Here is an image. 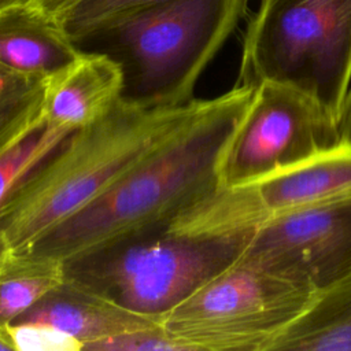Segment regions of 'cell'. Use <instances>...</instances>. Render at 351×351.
I'll return each instance as SVG.
<instances>
[{
    "mask_svg": "<svg viewBox=\"0 0 351 351\" xmlns=\"http://www.w3.org/2000/svg\"><path fill=\"white\" fill-rule=\"evenodd\" d=\"M315 293L241 258L162 318L182 351H269Z\"/></svg>",
    "mask_w": 351,
    "mask_h": 351,
    "instance_id": "8992f818",
    "label": "cell"
},
{
    "mask_svg": "<svg viewBox=\"0 0 351 351\" xmlns=\"http://www.w3.org/2000/svg\"><path fill=\"white\" fill-rule=\"evenodd\" d=\"M16 321L49 324L80 340L85 351L100 340L162 324L160 318L128 310L67 280Z\"/></svg>",
    "mask_w": 351,
    "mask_h": 351,
    "instance_id": "8fae6325",
    "label": "cell"
},
{
    "mask_svg": "<svg viewBox=\"0 0 351 351\" xmlns=\"http://www.w3.org/2000/svg\"><path fill=\"white\" fill-rule=\"evenodd\" d=\"M255 88L200 99L197 110L170 137L106 192L19 251L59 263L141 233L166 228L185 210L219 192L229 141Z\"/></svg>",
    "mask_w": 351,
    "mask_h": 351,
    "instance_id": "6da1fadb",
    "label": "cell"
},
{
    "mask_svg": "<svg viewBox=\"0 0 351 351\" xmlns=\"http://www.w3.org/2000/svg\"><path fill=\"white\" fill-rule=\"evenodd\" d=\"M339 126L343 141L351 145V97H346L339 117Z\"/></svg>",
    "mask_w": 351,
    "mask_h": 351,
    "instance_id": "7402d4cb",
    "label": "cell"
},
{
    "mask_svg": "<svg viewBox=\"0 0 351 351\" xmlns=\"http://www.w3.org/2000/svg\"><path fill=\"white\" fill-rule=\"evenodd\" d=\"M77 1L78 0H32L30 3L43 8L45 12L58 16L60 12H63Z\"/></svg>",
    "mask_w": 351,
    "mask_h": 351,
    "instance_id": "44dd1931",
    "label": "cell"
},
{
    "mask_svg": "<svg viewBox=\"0 0 351 351\" xmlns=\"http://www.w3.org/2000/svg\"><path fill=\"white\" fill-rule=\"evenodd\" d=\"M43 81L44 78L29 77L0 64V99L27 90Z\"/></svg>",
    "mask_w": 351,
    "mask_h": 351,
    "instance_id": "ffe728a7",
    "label": "cell"
},
{
    "mask_svg": "<svg viewBox=\"0 0 351 351\" xmlns=\"http://www.w3.org/2000/svg\"><path fill=\"white\" fill-rule=\"evenodd\" d=\"M80 53L56 18L33 3L0 10V64L45 80Z\"/></svg>",
    "mask_w": 351,
    "mask_h": 351,
    "instance_id": "7c38bea8",
    "label": "cell"
},
{
    "mask_svg": "<svg viewBox=\"0 0 351 351\" xmlns=\"http://www.w3.org/2000/svg\"><path fill=\"white\" fill-rule=\"evenodd\" d=\"M166 1L170 0H78L55 18L75 43L118 19Z\"/></svg>",
    "mask_w": 351,
    "mask_h": 351,
    "instance_id": "2e32d148",
    "label": "cell"
},
{
    "mask_svg": "<svg viewBox=\"0 0 351 351\" xmlns=\"http://www.w3.org/2000/svg\"><path fill=\"white\" fill-rule=\"evenodd\" d=\"M32 0H0V10L15 5V4H27Z\"/></svg>",
    "mask_w": 351,
    "mask_h": 351,
    "instance_id": "cb8c5ba5",
    "label": "cell"
},
{
    "mask_svg": "<svg viewBox=\"0 0 351 351\" xmlns=\"http://www.w3.org/2000/svg\"><path fill=\"white\" fill-rule=\"evenodd\" d=\"M43 89L44 81L0 99V155L44 122Z\"/></svg>",
    "mask_w": 351,
    "mask_h": 351,
    "instance_id": "e0dca14e",
    "label": "cell"
},
{
    "mask_svg": "<svg viewBox=\"0 0 351 351\" xmlns=\"http://www.w3.org/2000/svg\"><path fill=\"white\" fill-rule=\"evenodd\" d=\"M73 132L45 121L0 155V208L12 189Z\"/></svg>",
    "mask_w": 351,
    "mask_h": 351,
    "instance_id": "9a60e30c",
    "label": "cell"
},
{
    "mask_svg": "<svg viewBox=\"0 0 351 351\" xmlns=\"http://www.w3.org/2000/svg\"><path fill=\"white\" fill-rule=\"evenodd\" d=\"M11 254V247L8 244V241L5 240V237L3 236V233L0 232V274L5 266V262L8 259Z\"/></svg>",
    "mask_w": 351,
    "mask_h": 351,
    "instance_id": "603a6c76",
    "label": "cell"
},
{
    "mask_svg": "<svg viewBox=\"0 0 351 351\" xmlns=\"http://www.w3.org/2000/svg\"><path fill=\"white\" fill-rule=\"evenodd\" d=\"M199 103L141 107L119 99L103 117L69 134L0 208V232L11 251L30 245L106 192L177 132Z\"/></svg>",
    "mask_w": 351,
    "mask_h": 351,
    "instance_id": "7a4b0ae2",
    "label": "cell"
},
{
    "mask_svg": "<svg viewBox=\"0 0 351 351\" xmlns=\"http://www.w3.org/2000/svg\"><path fill=\"white\" fill-rule=\"evenodd\" d=\"M266 81L311 96L339 119L351 88V0H262L237 85Z\"/></svg>",
    "mask_w": 351,
    "mask_h": 351,
    "instance_id": "5b68a950",
    "label": "cell"
},
{
    "mask_svg": "<svg viewBox=\"0 0 351 351\" xmlns=\"http://www.w3.org/2000/svg\"><path fill=\"white\" fill-rule=\"evenodd\" d=\"M343 143L339 119L319 101L292 86L262 82L223 155L222 185H252Z\"/></svg>",
    "mask_w": 351,
    "mask_h": 351,
    "instance_id": "52a82bcc",
    "label": "cell"
},
{
    "mask_svg": "<svg viewBox=\"0 0 351 351\" xmlns=\"http://www.w3.org/2000/svg\"><path fill=\"white\" fill-rule=\"evenodd\" d=\"M12 351H80L84 346L74 336L38 321H16L4 330Z\"/></svg>",
    "mask_w": 351,
    "mask_h": 351,
    "instance_id": "ac0fdd59",
    "label": "cell"
},
{
    "mask_svg": "<svg viewBox=\"0 0 351 351\" xmlns=\"http://www.w3.org/2000/svg\"><path fill=\"white\" fill-rule=\"evenodd\" d=\"M259 225L149 230L64 261V280L162 319L239 261Z\"/></svg>",
    "mask_w": 351,
    "mask_h": 351,
    "instance_id": "277c9868",
    "label": "cell"
},
{
    "mask_svg": "<svg viewBox=\"0 0 351 351\" xmlns=\"http://www.w3.org/2000/svg\"><path fill=\"white\" fill-rule=\"evenodd\" d=\"M244 188L252 210L267 219L351 193V145L313 156Z\"/></svg>",
    "mask_w": 351,
    "mask_h": 351,
    "instance_id": "30bf717a",
    "label": "cell"
},
{
    "mask_svg": "<svg viewBox=\"0 0 351 351\" xmlns=\"http://www.w3.org/2000/svg\"><path fill=\"white\" fill-rule=\"evenodd\" d=\"M269 351H351V278L315 293Z\"/></svg>",
    "mask_w": 351,
    "mask_h": 351,
    "instance_id": "4fadbf2b",
    "label": "cell"
},
{
    "mask_svg": "<svg viewBox=\"0 0 351 351\" xmlns=\"http://www.w3.org/2000/svg\"><path fill=\"white\" fill-rule=\"evenodd\" d=\"M182 351L181 344L162 324L112 336L88 347L86 351Z\"/></svg>",
    "mask_w": 351,
    "mask_h": 351,
    "instance_id": "d6986e66",
    "label": "cell"
},
{
    "mask_svg": "<svg viewBox=\"0 0 351 351\" xmlns=\"http://www.w3.org/2000/svg\"><path fill=\"white\" fill-rule=\"evenodd\" d=\"M63 280L62 263L11 251L0 274V337L5 340V328L27 313Z\"/></svg>",
    "mask_w": 351,
    "mask_h": 351,
    "instance_id": "5bb4252c",
    "label": "cell"
},
{
    "mask_svg": "<svg viewBox=\"0 0 351 351\" xmlns=\"http://www.w3.org/2000/svg\"><path fill=\"white\" fill-rule=\"evenodd\" d=\"M248 0H170L75 41L103 53L122 73L121 100L170 107L192 100L195 86L236 27Z\"/></svg>",
    "mask_w": 351,
    "mask_h": 351,
    "instance_id": "3957f363",
    "label": "cell"
},
{
    "mask_svg": "<svg viewBox=\"0 0 351 351\" xmlns=\"http://www.w3.org/2000/svg\"><path fill=\"white\" fill-rule=\"evenodd\" d=\"M347 97H351V88H350V92H348V95H347Z\"/></svg>",
    "mask_w": 351,
    "mask_h": 351,
    "instance_id": "d4e9b609",
    "label": "cell"
},
{
    "mask_svg": "<svg viewBox=\"0 0 351 351\" xmlns=\"http://www.w3.org/2000/svg\"><path fill=\"white\" fill-rule=\"evenodd\" d=\"M243 258L314 293L351 278V193L265 219Z\"/></svg>",
    "mask_w": 351,
    "mask_h": 351,
    "instance_id": "ba28073f",
    "label": "cell"
},
{
    "mask_svg": "<svg viewBox=\"0 0 351 351\" xmlns=\"http://www.w3.org/2000/svg\"><path fill=\"white\" fill-rule=\"evenodd\" d=\"M119 66L103 53L82 52L44 80L45 123L74 132L103 117L121 97Z\"/></svg>",
    "mask_w": 351,
    "mask_h": 351,
    "instance_id": "9c48e42d",
    "label": "cell"
}]
</instances>
